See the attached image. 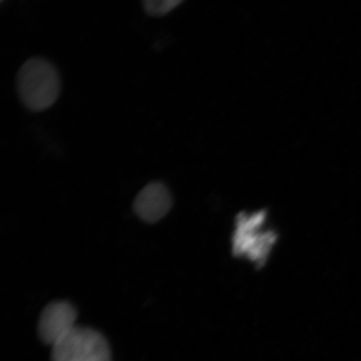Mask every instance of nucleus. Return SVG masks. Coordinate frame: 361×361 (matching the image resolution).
Returning a JSON list of instances; mask_svg holds the SVG:
<instances>
[{
    "label": "nucleus",
    "mask_w": 361,
    "mask_h": 361,
    "mask_svg": "<svg viewBox=\"0 0 361 361\" xmlns=\"http://www.w3.org/2000/svg\"><path fill=\"white\" fill-rule=\"evenodd\" d=\"M78 311L67 301L52 302L45 306L38 323V335L45 344L53 346L76 326Z\"/></svg>",
    "instance_id": "obj_4"
},
{
    "label": "nucleus",
    "mask_w": 361,
    "mask_h": 361,
    "mask_svg": "<svg viewBox=\"0 0 361 361\" xmlns=\"http://www.w3.org/2000/svg\"><path fill=\"white\" fill-rule=\"evenodd\" d=\"M264 214L243 215L234 234V251L261 264L269 255L275 238L273 233L264 231Z\"/></svg>",
    "instance_id": "obj_3"
},
{
    "label": "nucleus",
    "mask_w": 361,
    "mask_h": 361,
    "mask_svg": "<svg viewBox=\"0 0 361 361\" xmlns=\"http://www.w3.org/2000/svg\"><path fill=\"white\" fill-rule=\"evenodd\" d=\"M51 361H111V353L100 332L76 326L52 346Z\"/></svg>",
    "instance_id": "obj_2"
},
{
    "label": "nucleus",
    "mask_w": 361,
    "mask_h": 361,
    "mask_svg": "<svg viewBox=\"0 0 361 361\" xmlns=\"http://www.w3.org/2000/svg\"><path fill=\"white\" fill-rule=\"evenodd\" d=\"M173 205L171 193L161 183H151L138 193L134 202V210L140 219L147 223H156L168 214Z\"/></svg>",
    "instance_id": "obj_5"
},
{
    "label": "nucleus",
    "mask_w": 361,
    "mask_h": 361,
    "mask_svg": "<svg viewBox=\"0 0 361 361\" xmlns=\"http://www.w3.org/2000/svg\"><path fill=\"white\" fill-rule=\"evenodd\" d=\"M180 3V0H146L143 4L149 15L161 16L173 11Z\"/></svg>",
    "instance_id": "obj_6"
},
{
    "label": "nucleus",
    "mask_w": 361,
    "mask_h": 361,
    "mask_svg": "<svg viewBox=\"0 0 361 361\" xmlns=\"http://www.w3.org/2000/svg\"><path fill=\"white\" fill-rule=\"evenodd\" d=\"M17 90L28 109L36 112L49 109L60 94L61 81L56 67L43 58L30 59L18 72Z\"/></svg>",
    "instance_id": "obj_1"
}]
</instances>
